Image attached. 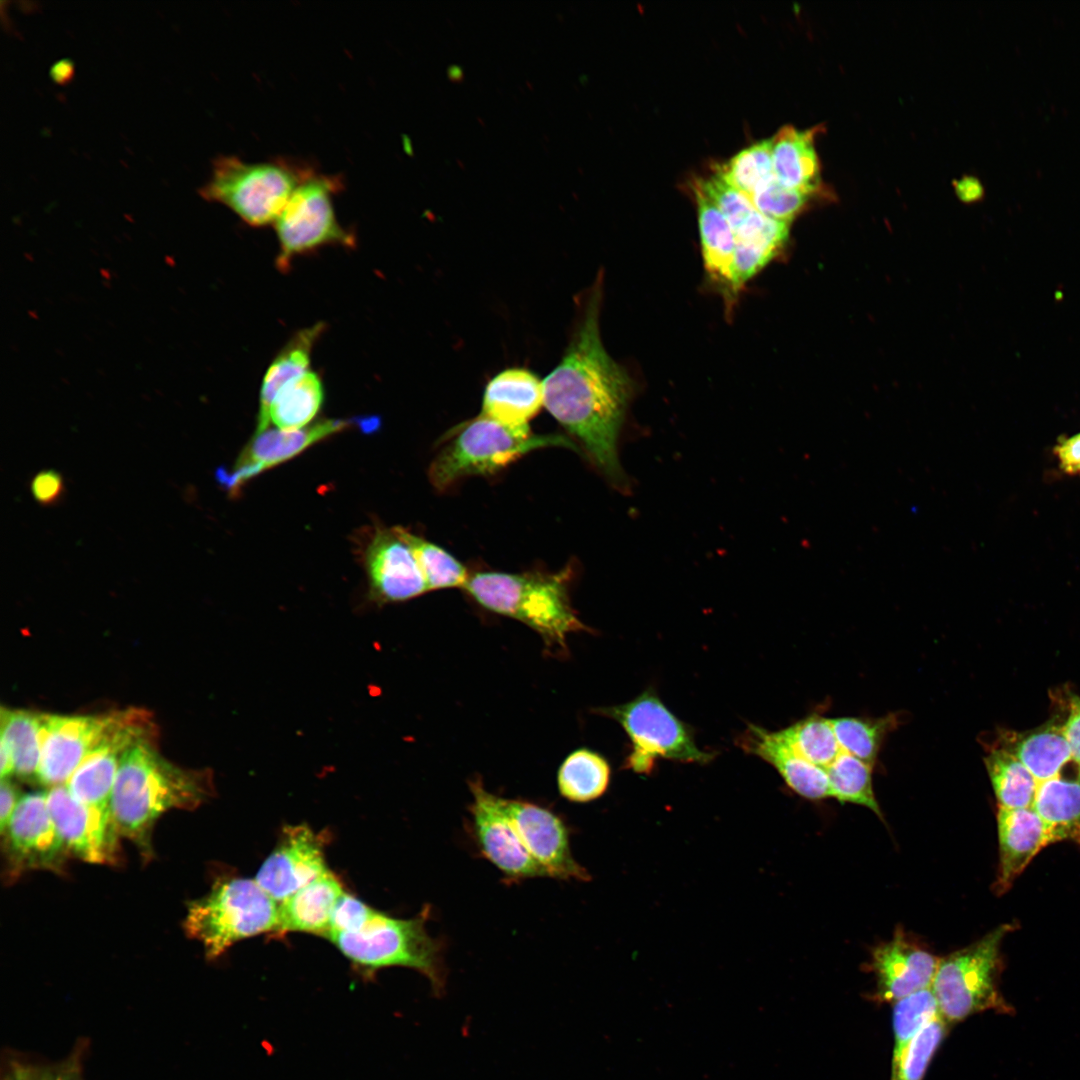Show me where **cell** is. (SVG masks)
Returning <instances> with one entry per match:
<instances>
[{"label":"cell","instance_id":"f35d334b","mask_svg":"<svg viewBox=\"0 0 1080 1080\" xmlns=\"http://www.w3.org/2000/svg\"><path fill=\"white\" fill-rule=\"evenodd\" d=\"M842 751L873 765L881 742L890 726L888 718L867 720L854 717L831 719Z\"/></svg>","mask_w":1080,"mask_h":1080},{"label":"cell","instance_id":"7a4b0ae2","mask_svg":"<svg viewBox=\"0 0 1080 1080\" xmlns=\"http://www.w3.org/2000/svg\"><path fill=\"white\" fill-rule=\"evenodd\" d=\"M214 792L211 770L182 768L158 752L156 741H143L121 760L110 811L119 835L150 857L152 831L159 817L172 809L197 808Z\"/></svg>","mask_w":1080,"mask_h":1080},{"label":"cell","instance_id":"74e56055","mask_svg":"<svg viewBox=\"0 0 1080 1080\" xmlns=\"http://www.w3.org/2000/svg\"><path fill=\"white\" fill-rule=\"evenodd\" d=\"M714 171L730 185L750 196L757 188L775 179L771 138L742 149Z\"/></svg>","mask_w":1080,"mask_h":1080},{"label":"cell","instance_id":"60d3db41","mask_svg":"<svg viewBox=\"0 0 1080 1080\" xmlns=\"http://www.w3.org/2000/svg\"><path fill=\"white\" fill-rule=\"evenodd\" d=\"M749 197L765 216L791 223L806 207L811 195L785 187L773 179L757 188Z\"/></svg>","mask_w":1080,"mask_h":1080},{"label":"cell","instance_id":"b9f144b4","mask_svg":"<svg viewBox=\"0 0 1080 1080\" xmlns=\"http://www.w3.org/2000/svg\"><path fill=\"white\" fill-rule=\"evenodd\" d=\"M377 912L355 896L344 892L334 908L327 939L335 933L362 929Z\"/></svg>","mask_w":1080,"mask_h":1080},{"label":"cell","instance_id":"4fadbf2b","mask_svg":"<svg viewBox=\"0 0 1080 1080\" xmlns=\"http://www.w3.org/2000/svg\"><path fill=\"white\" fill-rule=\"evenodd\" d=\"M472 832L480 853L506 880L545 876L523 845L506 814L501 797L487 791L480 780L470 783Z\"/></svg>","mask_w":1080,"mask_h":1080},{"label":"cell","instance_id":"f1b7e54d","mask_svg":"<svg viewBox=\"0 0 1080 1080\" xmlns=\"http://www.w3.org/2000/svg\"><path fill=\"white\" fill-rule=\"evenodd\" d=\"M1008 748L1037 782L1060 775L1062 768L1073 760L1063 724L1055 722L1018 736Z\"/></svg>","mask_w":1080,"mask_h":1080},{"label":"cell","instance_id":"f546056e","mask_svg":"<svg viewBox=\"0 0 1080 1080\" xmlns=\"http://www.w3.org/2000/svg\"><path fill=\"white\" fill-rule=\"evenodd\" d=\"M324 400L319 375L308 371L284 386L273 400L267 415V429L297 430L309 425Z\"/></svg>","mask_w":1080,"mask_h":1080},{"label":"cell","instance_id":"9c48e42d","mask_svg":"<svg viewBox=\"0 0 1080 1080\" xmlns=\"http://www.w3.org/2000/svg\"><path fill=\"white\" fill-rule=\"evenodd\" d=\"M344 187L342 175L315 169L296 187L274 222L280 244L276 264L287 271L294 257L328 244L352 247L355 238L338 222L333 195Z\"/></svg>","mask_w":1080,"mask_h":1080},{"label":"cell","instance_id":"4dcf8cb0","mask_svg":"<svg viewBox=\"0 0 1080 1080\" xmlns=\"http://www.w3.org/2000/svg\"><path fill=\"white\" fill-rule=\"evenodd\" d=\"M984 762L1000 808L1032 807L1038 782L1006 745L993 748Z\"/></svg>","mask_w":1080,"mask_h":1080},{"label":"cell","instance_id":"d6a6232c","mask_svg":"<svg viewBox=\"0 0 1080 1080\" xmlns=\"http://www.w3.org/2000/svg\"><path fill=\"white\" fill-rule=\"evenodd\" d=\"M610 781V767L599 754L579 749L571 753L558 771L560 794L567 800L585 803L602 796Z\"/></svg>","mask_w":1080,"mask_h":1080},{"label":"cell","instance_id":"484cf974","mask_svg":"<svg viewBox=\"0 0 1080 1080\" xmlns=\"http://www.w3.org/2000/svg\"><path fill=\"white\" fill-rule=\"evenodd\" d=\"M693 193L697 205L705 270L715 283L734 293L733 265L736 248L734 232L714 202L694 184Z\"/></svg>","mask_w":1080,"mask_h":1080},{"label":"cell","instance_id":"f6af8a7d","mask_svg":"<svg viewBox=\"0 0 1080 1080\" xmlns=\"http://www.w3.org/2000/svg\"><path fill=\"white\" fill-rule=\"evenodd\" d=\"M19 789L9 778L1 779L0 785V828L3 834L20 801Z\"/></svg>","mask_w":1080,"mask_h":1080},{"label":"cell","instance_id":"603a6c76","mask_svg":"<svg viewBox=\"0 0 1080 1080\" xmlns=\"http://www.w3.org/2000/svg\"><path fill=\"white\" fill-rule=\"evenodd\" d=\"M542 404L543 382L527 369L509 368L488 382L481 414L511 428L526 429Z\"/></svg>","mask_w":1080,"mask_h":1080},{"label":"cell","instance_id":"7dc6e473","mask_svg":"<svg viewBox=\"0 0 1080 1080\" xmlns=\"http://www.w3.org/2000/svg\"><path fill=\"white\" fill-rule=\"evenodd\" d=\"M73 72V63L69 59H60L53 63L49 74L53 82L63 85L72 79Z\"/></svg>","mask_w":1080,"mask_h":1080},{"label":"cell","instance_id":"30bf717a","mask_svg":"<svg viewBox=\"0 0 1080 1080\" xmlns=\"http://www.w3.org/2000/svg\"><path fill=\"white\" fill-rule=\"evenodd\" d=\"M617 721L632 743L626 767L648 774L655 760L707 763L713 754L701 750L688 728L650 690L632 701L599 709Z\"/></svg>","mask_w":1080,"mask_h":1080},{"label":"cell","instance_id":"44dd1931","mask_svg":"<svg viewBox=\"0 0 1080 1080\" xmlns=\"http://www.w3.org/2000/svg\"><path fill=\"white\" fill-rule=\"evenodd\" d=\"M998 808L1000 863L995 888L998 893H1002L1011 886L1037 853L1053 841L1032 807Z\"/></svg>","mask_w":1080,"mask_h":1080},{"label":"cell","instance_id":"4316f807","mask_svg":"<svg viewBox=\"0 0 1080 1080\" xmlns=\"http://www.w3.org/2000/svg\"><path fill=\"white\" fill-rule=\"evenodd\" d=\"M1032 808L1054 842L1070 840L1080 845V775H1060L1037 783Z\"/></svg>","mask_w":1080,"mask_h":1080},{"label":"cell","instance_id":"ee69618b","mask_svg":"<svg viewBox=\"0 0 1080 1080\" xmlns=\"http://www.w3.org/2000/svg\"><path fill=\"white\" fill-rule=\"evenodd\" d=\"M1063 729L1072 751L1073 761L1080 766V697L1078 696L1070 699L1069 713Z\"/></svg>","mask_w":1080,"mask_h":1080},{"label":"cell","instance_id":"f907efd6","mask_svg":"<svg viewBox=\"0 0 1080 1080\" xmlns=\"http://www.w3.org/2000/svg\"><path fill=\"white\" fill-rule=\"evenodd\" d=\"M54 1080H71V1079H67V1078H62V1077H59V1078H57V1079H54Z\"/></svg>","mask_w":1080,"mask_h":1080},{"label":"cell","instance_id":"7bdbcfd3","mask_svg":"<svg viewBox=\"0 0 1080 1080\" xmlns=\"http://www.w3.org/2000/svg\"><path fill=\"white\" fill-rule=\"evenodd\" d=\"M31 492L39 504L51 505L56 503L64 492L62 476L55 470L38 472L31 481Z\"/></svg>","mask_w":1080,"mask_h":1080},{"label":"cell","instance_id":"d6986e66","mask_svg":"<svg viewBox=\"0 0 1080 1080\" xmlns=\"http://www.w3.org/2000/svg\"><path fill=\"white\" fill-rule=\"evenodd\" d=\"M14 865L21 868L57 869L67 852L47 805V793L21 797L2 834Z\"/></svg>","mask_w":1080,"mask_h":1080},{"label":"cell","instance_id":"d590c367","mask_svg":"<svg viewBox=\"0 0 1080 1080\" xmlns=\"http://www.w3.org/2000/svg\"><path fill=\"white\" fill-rule=\"evenodd\" d=\"M940 1016L938 1004L931 987L917 991L894 1003V1047L891 1061L893 1074L909 1044L931 1020Z\"/></svg>","mask_w":1080,"mask_h":1080},{"label":"cell","instance_id":"e575fe53","mask_svg":"<svg viewBox=\"0 0 1080 1080\" xmlns=\"http://www.w3.org/2000/svg\"><path fill=\"white\" fill-rule=\"evenodd\" d=\"M799 755L826 769L842 751L831 719L810 716L777 731Z\"/></svg>","mask_w":1080,"mask_h":1080},{"label":"cell","instance_id":"5b68a950","mask_svg":"<svg viewBox=\"0 0 1080 1080\" xmlns=\"http://www.w3.org/2000/svg\"><path fill=\"white\" fill-rule=\"evenodd\" d=\"M430 464L432 485L445 491L464 477L494 474L539 448L561 446L577 450L558 434L536 435L529 428L505 426L483 414L459 425Z\"/></svg>","mask_w":1080,"mask_h":1080},{"label":"cell","instance_id":"681fc988","mask_svg":"<svg viewBox=\"0 0 1080 1080\" xmlns=\"http://www.w3.org/2000/svg\"><path fill=\"white\" fill-rule=\"evenodd\" d=\"M13 1080H29V1079H28V1077L26 1075H24V1073H20V1074H17L16 1077Z\"/></svg>","mask_w":1080,"mask_h":1080},{"label":"cell","instance_id":"ffe728a7","mask_svg":"<svg viewBox=\"0 0 1080 1080\" xmlns=\"http://www.w3.org/2000/svg\"><path fill=\"white\" fill-rule=\"evenodd\" d=\"M940 958L897 931L891 940L874 948L870 968L875 975L874 999L897 1002L931 987Z\"/></svg>","mask_w":1080,"mask_h":1080},{"label":"cell","instance_id":"277c9868","mask_svg":"<svg viewBox=\"0 0 1080 1080\" xmlns=\"http://www.w3.org/2000/svg\"><path fill=\"white\" fill-rule=\"evenodd\" d=\"M430 907L415 917L399 919L376 915L360 930L332 934L328 939L364 976L382 968L401 966L423 974L435 993L445 986L443 945L426 930Z\"/></svg>","mask_w":1080,"mask_h":1080},{"label":"cell","instance_id":"bcb514c9","mask_svg":"<svg viewBox=\"0 0 1080 1080\" xmlns=\"http://www.w3.org/2000/svg\"><path fill=\"white\" fill-rule=\"evenodd\" d=\"M1056 451L1065 472H1080V433L1062 442Z\"/></svg>","mask_w":1080,"mask_h":1080},{"label":"cell","instance_id":"6da1fadb","mask_svg":"<svg viewBox=\"0 0 1080 1080\" xmlns=\"http://www.w3.org/2000/svg\"><path fill=\"white\" fill-rule=\"evenodd\" d=\"M600 288L560 363L543 381L544 405L582 445L616 488L628 480L618 456V437L632 394V382L605 350L599 329Z\"/></svg>","mask_w":1080,"mask_h":1080},{"label":"cell","instance_id":"ab89813d","mask_svg":"<svg viewBox=\"0 0 1080 1080\" xmlns=\"http://www.w3.org/2000/svg\"><path fill=\"white\" fill-rule=\"evenodd\" d=\"M947 1024L940 1016L927 1023L909 1044L890 1080H922L947 1033Z\"/></svg>","mask_w":1080,"mask_h":1080},{"label":"cell","instance_id":"3957f363","mask_svg":"<svg viewBox=\"0 0 1080 1080\" xmlns=\"http://www.w3.org/2000/svg\"><path fill=\"white\" fill-rule=\"evenodd\" d=\"M570 567L556 573L479 571L466 592L482 607L535 630L551 649H565L568 634L586 630L569 599Z\"/></svg>","mask_w":1080,"mask_h":1080},{"label":"cell","instance_id":"ba28073f","mask_svg":"<svg viewBox=\"0 0 1080 1080\" xmlns=\"http://www.w3.org/2000/svg\"><path fill=\"white\" fill-rule=\"evenodd\" d=\"M1013 927L1001 925L979 941L940 958L931 989L948 1024L985 1011L1014 1015L999 990L1000 946Z\"/></svg>","mask_w":1080,"mask_h":1080},{"label":"cell","instance_id":"2e32d148","mask_svg":"<svg viewBox=\"0 0 1080 1080\" xmlns=\"http://www.w3.org/2000/svg\"><path fill=\"white\" fill-rule=\"evenodd\" d=\"M327 838L308 825H288L259 868L256 882L278 903L328 871Z\"/></svg>","mask_w":1080,"mask_h":1080},{"label":"cell","instance_id":"5bb4252c","mask_svg":"<svg viewBox=\"0 0 1080 1080\" xmlns=\"http://www.w3.org/2000/svg\"><path fill=\"white\" fill-rule=\"evenodd\" d=\"M47 805L67 852L89 863L114 862L119 833L110 809L78 800L65 784L50 788Z\"/></svg>","mask_w":1080,"mask_h":1080},{"label":"cell","instance_id":"83f0119b","mask_svg":"<svg viewBox=\"0 0 1080 1080\" xmlns=\"http://www.w3.org/2000/svg\"><path fill=\"white\" fill-rule=\"evenodd\" d=\"M324 329L323 323H317L297 332L268 367L260 389L256 432L267 429L268 411L279 391L309 371L313 346Z\"/></svg>","mask_w":1080,"mask_h":1080},{"label":"cell","instance_id":"cb8c5ba5","mask_svg":"<svg viewBox=\"0 0 1080 1080\" xmlns=\"http://www.w3.org/2000/svg\"><path fill=\"white\" fill-rule=\"evenodd\" d=\"M344 892L335 874L326 871L279 903L277 935L304 932L327 938L334 908Z\"/></svg>","mask_w":1080,"mask_h":1080},{"label":"cell","instance_id":"e0dca14e","mask_svg":"<svg viewBox=\"0 0 1080 1080\" xmlns=\"http://www.w3.org/2000/svg\"><path fill=\"white\" fill-rule=\"evenodd\" d=\"M350 425L351 421L325 419L297 430L268 428L256 432L240 453L232 471L218 470L217 480L233 495L257 474L288 461Z\"/></svg>","mask_w":1080,"mask_h":1080},{"label":"cell","instance_id":"c3c4849f","mask_svg":"<svg viewBox=\"0 0 1080 1080\" xmlns=\"http://www.w3.org/2000/svg\"><path fill=\"white\" fill-rule=\"evenodd\" d=\"M452 67H453L454 70L452 71L449 68V72H448L449 77L451 79H460L462 77V75H463L462 70L460 69L459 66H452Z\"/></svg>","mask_w":1080,"mask_h":1080},{"label":"cell","instance_id":"8992f818","mask_svg":"<svg viewBox=\"0 0 1080 1080\" xmlns=\"http://www.w3.org/2000/svg\"><path fill=\"white\" fill-rule=\"evenodd\" d=\"M315 169L283 157L247 162L220 155L199 194L227 206L249 225L265 226L276 221L296 187Z\"/></svg>","mask_w":1080,"mask_h":1080},{"label":"cell","instance_id":"d4e9b609","mask_svg":"<svg viewBox=\"0 0 1080 1080\" xmlns=\"http://www.w3.org/2000/svg\"><path fill=\"white\" fill-rule=\"evenodd\" d=\"M818 131L819 127L799 130L785 125L771 138L773 171L781 185L811 196L823 191L815 148Z\"/></svg>","mask_w":1080,"mask_h":1080},{"label":"cell","instance_id":"7402d4cb","mask_svg":"<svg viewBox=\"0 0 1080 1080\" xmlns=\"http://www.w3.org/2000/svg\"><path fill=\"white\" fill-rule=\"evenodd\" d=\"M740 740L747 752L771 764L798 795L809 800L830 797L826 770L799 755L777 732L752 724Z\"/></svg>","mask_w":1080,"mask_h":1080},{"label":"cell","instance_id":"ac0fdd59","mask_svg":"<svg viewBox=\"0 0 1080 1080\" xmlns=\"http://www.w3.org/2000/svg\"><path fill=\"white\" fill-rule=\"evenodd\" d=\"M370 595L380 604L410 600L427 591V583L398 527L378 528L364 553Z\"/></svg>","mask_w":1080,"mask_h":1080},{"label":"cell","instance_id":"1f68e13d","mask_svg":"<svg viewBox=\"0 0 1080 1080\" xmlns=\"http://www.w3.org/2000/svg\"><path fill=\"white\" fill-rule=\"evenodd\" d=\"M1 740L10 748L14 775L37 780L41 760L40 713L1 708Z\"/></svg>","mask_w":1080,"mask_h":1080},{"label":"cell","instance_id":"7c38bea8","mask_svg":"<svg viewBox=\"0 0 1080 1080\" xmlns=\"http://www.w3.org/2000/svg\"><path fill=\"white\" fill-rule=\"evenodd\" d=\"M157 735L151 713L144 709L132 712L83 759L65 786L78 800L110 809L112 790L123 756L140 742L156 741Z\"/></svg>","mask_w":1080,"mask_h":1080},{"label":"cell","instance_id":"836d02e7","mask_svg":"<svg viewBox=\"0 0 1080 1080\" xmlns=\"http://www.w3.org/2000/svg\"><path fill=\"white\" fill-rule=\"evenodd\" d=\"M872 768L859 758L841 751L836 759L825 769L828 777L830 797L840 802L864 806L882 817L877 803L873 784Z\"/></svg>","mask_w":1080,"mask_h":1080},{"label":"cell","instance_id":"8fae6325","mask_svg":"<svg viewBox=\"0 0 1080 1080\" xmlns=\"http://www.w3.org/2000/svg\"><path fill=\"white\" fill-rule=\"evenodd\" d=\"M119 717L120 710L99 715L40 713L37 781L51 787L65 784L83 759L110 736Z\"/></svg>","mask_w":1080,"mask_h":1080},{"label":"cell","instance_id":"8d00e7d4","mask_svg":"<svg viewBox=\"0 0 1080 1080\" xmlns=\"http://www.w3.org/2000/svg\"><path fill=\"white\" fill-rule=\"evenodd\" d=\"M398 530L410 546L428 590L464 588L470 575L461 562L440 546L402 527H398Z\"/></svg>","mask_w":1080,"mask_h":1080},{"label":"cell","instance_id":"9a60e30c","mask_svg":"<svg viewBox=\"0 0 1080 1080\" xmlns=\"http://www.w3.org/2000/svg\"><path fill=\"white\" fill-rule=\"evenodd\" d=\"M502 806L523 845L545 876L587 881L590 875L573 857L563 820L537 804L501 797Z\"/></svg>","mask_w":1080,"mask_h":1080},{"label":"cell","instance_id":"52a82bcc","mask_svg":"<svg viewBox=\"0 0 1080 1080\" xmlns=\"http://www.w3.org/2000/svg\"><path fill=\"white\" fill-rule=\"evenodd\" d=\"M278 927L279 903L255 879L241 877L215 882L188 905L184 920L186 934L200 942L209 959L244 939L277 934Z\"/></svg>","mask_w":1080,"mask_h":1080}]
</instances>
